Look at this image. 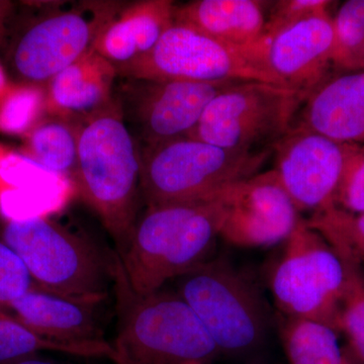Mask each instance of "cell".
Here are the masks:
<instances>
[{"label":"cell","mask_w":364,"mask_h":364,"mask_svg":"<svg viewBox=\"0 0 364 364\" xmlns=\"http://www.w3.org/2000/svg\"><path fill=\"white\" fill-rule=\"evenodd\" d=\"M333 69L338 74L364 71V0H348L333 16Z\"/></svg>","instance_id":"cb8c5ba5"},{"label":"cell","mask_w":364,"mask_h":364,"mask_svg":"<svg viewBox=\"0 0 364 364\" xmlns=\"http://www.w3.org/2000/svg\"><path fill=\"white\" fill-rule=\"evenodd\" d=\"M268 4L260 0H196L176 6V23L246 51L262 36Z\"/></svg>","instance_id":"ac0fdd59"},{"label":"cell","mask_w":364,"mask_h":364,"mask_svg":"<svg viewBox=\"0 0 364 364\" xmlns=\"http://www.w3.org/2000/svg\"><path fill=\"white\" fill-rule=\"evenodd\" d=\"M9 364H59L55 363V361L48 360V359L39 358L38 355L31 356V358H26L21 359V360L16 361V363Z\"/></svg>","instance_id":"f546056e"},{"label":"cell","mask_w":364,"mask_h":364,"mask_svg":"<svg viewBox=\"0 0 364 364\" xmlns=\"http://www.w3.org/2000/svg\"><path fill=\"white\" fill-rule=\"evenodd\" d=\"M35 287L23 261L0 240V309L7 311L16 299Z\"/></svg>","instance_id":"83f0119b"},{"label":"cell","mask_w":364,"mask_h":364,"mask_svg":"<svg viewBox=\"0 0 364 364\" xmlns=\"http://www.w3.org/2000/svg\"><path fill=\"white\" fill-rule=\"evenodd\" d=\"M116 68L91 50L50 81L48 104L62 114L87 117L112 100Z\"/></svg>","instance_id":"d6986e66"},{"label":"cell","mask_w":364,"mask_h":364,"mask_svg":"<svg viewBox=\"0 0 364 364\" xmlns=\"http://www.w3.org/2000/svg\"><path fill=\"white\" fill-rule=\"evenodd\" d=\"M272 153L230 150L189 136L144 146L141 195L147 208L215 198L259 173Z\"/></svg>","instance_id":"5b68a950"},{"label":"cell","mask_w":364,"mask_h":364,"mask_svg":"<svg viewBox=\"0 0 364 364\" xmlns=\"http://www.w3.org/2000/svg\"><path fill=\"white\" fill-rule=\"evenodd\" d=\"M79 126L55 119L36 127L26 143L28 158L46 171L73 176L77 163Z\"/></svg>","instance_id":"7402d4cb"},{"label":"cell","mask_w":364,"mask_h":364,"mask_svg":"<svg viewBox=\"0 0 364 364\" xmlns=\"http://www.w3.org/2000/svg\"><path fill=\"white\" fill-rule=\"evenodd\" d=\"M329 0H277L269 1L267 23L262 36L272 35L287 26L315 14L328 13ZM261 36V37H262Z\"/></svg>","instance_id":"f1b7e54d"},{"label":"cell","mask_w":364,"mask_h":364,"mask_svg":"<svg viewBox=\"0 0 364 364\" xmlns=\"http://www.w3.org/2000/svg\"><path fill=\"white\" fill-rule=\"evenodd\" d=\"M42 351L60 352L86 358H107L117 363L109 342H68L43 336L6 310L0 309V364H9L38 355Z\"/></svg>","instance_id":"ffe728a7"},{"label":"cell","mask_w":364,"mask_h":364,"mask_svg":"<svg viewBox=\"0 0 364 364\" xmlns=\"http://www.w3.org/2000/svg\"><path fill=\"white\" fill-rule=\"evenodd\" d=\"M6 2L0 1V21H1L2 16H4V13H6V9L7 7Z\"/></svg>","instance_id":"1f68e13d"},{"label":"cell","mask_w":364,"mask_h":364,"mask_svg":"<svg viewBox=\"0 0 364 364\" xmlns=\"http://www.w3.org/2000/svg\"><path fill=\"white\" fill-rule=\"evenodd\" d=\"M231 188L208 200L147 208L119 255L133 293H156L169 280L213 257L226 219Z\"/></svg>","instance_id":"6da1fadb"},{"label":"cell","mask_w":364,"mask_h":364,"mask_svg":"<svg viewBox=\"0 0 364 364\" xmlns=\"http://www.w3.org/2000/svg\"><path fill=\"white\" fill-rule=\"evenodd\" d=\"M339 258L344 265L345 287L338 333L346 338L343 349L351 363L364 364V267L344 256Z\"/></svg>","instance_id":"603a6c76"},{"label":"cell","mask_w":364,"mask_h":364,"mask_svg":"<svg viewBox=\"0 0 364 364\" xmlns=\"http://www.w3.org/2000/svg\"><path fill=\"white\" fill-rule=\"evenodd\" d=\"M0 95V132L21 134L33 126L44 105L42 91L33 85L18 86Z\"/></svg>","instance_id":"484cf974"},{"label":"cell","mask_w":364,"mask_h":364,"mask_svg":"<svg viewBox=\"0 0 364 364\" xmlns=\"http://www.w3.org/2000/svg\"><path fill=\"white\" fill-rule=\"evenodd\" d=\"M73 178L121 255L138 221L142 195L140 151L124 123V109L116 100L80 123Z\"/></svg>","instance_id":"7a4b0ae2"},{"label":"cell","mask_w":364,"mask_h":364,"mask_svg":"<svg viewBox=\"0 0 364 364\" xmlns=\"http://www.w3.org/2000/svg\"><path fill=\"white\" fill-rule=\"evenodd\" d=\"M117 9L114 4H90L53 9L36 18L9 51L14 75L28 85L52 80L85 56Z\"/></svg>","instance_id":"30bf717a"},{"label":"cell","mask_w":364,"mask_h":364,"mask_svg":"<svg viewBox=\"0 0 364 364\" xmlns=\"http://www.w3.org/2000/svg\"><path fill=\"white\" fill-rule=\"evenodd\" d=\"M284 243L269 279L279 313L318 321L338 333L345 287L339 256L303 218Z\"/></svg>","instance_id":"ba28073f"},{"label":"cell","mask_w":364,"mask_h":364,"mask_svg":"<svg viewBox=\"0 0 364 364\" xmlns=\"http://www.w3.org/2000/svg\"><path fill=\"white\" fill-rule=\"evenodd\" d=\"M333 49V16L328 11L262 36L246 53L277 85L308 97L330 78Z\"/></svg>","instance_id":"8fae6325"},{"label":"cell","mask_w":364,"mask_h":364,"mask_svg":"<svg viewBox=\"0 0 364 364\" xmlns=\"http://www.w3.org/2000/svg\"><path fill=\"white\" fill-rule=\"evenodd\" d=\"M138 81L132 114L148 146L188 136L210 102L241 80Z\"/></svg>","instance_id":"5bb4252c"},{"label":"cell","mask_w":364,"mask_h":364,"mask_svg":"<svg viewBox=\"0 0 364 364\" xmlns=\"http://www.w3.org/2000/svg\"><path fill=\"white\" fill-rule=\"evenodd\" d=\"M124 77L147 81H262L277 85L245 50L176 23L145 56L117 69Z\"/></svg>","instance_id":"9c48e42d"},{"label":"cell","mask_w":364,"mask_h":364,"mask_svg":"<svg viewBox=\"0 0 364 364\" xmlns=\"http://www.w3.org/2000/svg\"><path fill=\"white\" fill-rule=\"evenodd\" d=\"M176 6L169 0H143L117 9L98 35L93 51L114 68L145 56L176 23Z\"/></svg>","instance_id":"e0dca14e"},{"label":"cell","mask_w":364,"mask_h":364,"mask_svg":"<svg viewBox=\"0 0 364 364\" xmlns=\"http://www.w3.org/2000/svg\"><path fill=\"white\" fill-rule=\"evenodd\" d=\"M296 117L294 124L364 147V71L328 78L306 97Z\"/></svg>","instance_id":"2e32d148"},{"label":"cell","mask_w":364,"mask_h":364,"mask_svg":"<svg viewBox=\"0 0 364 364\" xmlns=\"http://www.w3.org/2000/svg\"><path fill=\"white\" fill-rule=\"evenodd\" d=\"M306 221L339 256L364 264V213L354 214L331 205Z\"/></svg>","instance_id":"d4e9b609"},{"label":"cell","mask_w":364,"mask_h":364,"mask_svg":"<svg viewBox=\"0 0 364 364\" xmlns=\"http://www.w3.org/2000/svg\"><path fill=\"white\" fill-rule=\"evenodd\" d=\"M343 350H344V349H343ZM344 353H345V352H344ZM345 358H346V359H345V364H353L351 363L350 359L348 358V356H347L346 354H345Z\"/></svg>","instance_id":"d6a6232c"},{"label":"cell","mask_w":364,"mask_h":364,"mask_svg":"<svg viewBox=\"0 0 364 364\" xmlns=\"http://www.w3.org/2000/svg\"><path fill=\"white\" fill-rule=\"evenodd\" d=\"M275 318L289 364H345L339 334L330 326L279 313Z\"/></svg>","instance_id":"44dd1931"},{"label":"cell","mask_w":364,"mask_h":364,"mask_svg":"<svg viewBox=\"0 0 364 364\" xmlns=\"http://www.w3.org/2000/svg\"><path fill=\"white\" fill-rule=\"evenodd\" d=\"M334 205L354 214L364 213V147L347 144Z\"/></svg>","instance_id":"4316f807"},{"label":"cell","mask_w":364,"mask_h":364,"mask_svg":"<svg viewBox=\"0 0 364 364\" xmlns=\"http://www.w3.org/2000/svg\"><path fill=\"white\" fill-rule=\"evenodd\" d=\"M347 144L299 124L273 145L275 172L299 212H320L334 205Z\"/></svg>","instance_id":"7c38bea8"},{"label":"cell","mask_w":364,"mask_h":364,"mask_svg":"<svg viewBox=\"0 0 364 364\" xmlns=\"http://www.w3.org/2000/svg\"><path fill=\"white\" fill-rule=\"evenodd\" d=\"M116 364H214L220 352L191 306L176 291L139 296L117 257Z\"/></svg>","instance_id":"3957f363"},{"label":"cell","mask_w":364,"mask_h":364,"mask_svg":"<svg viewBox=\"0 0 364 364\" xmlns=\"http://www.w3.org/2000/svg\"><path fill=\"white\" fill-rule=\"evenodd\" d=\"M299 213L277 172H259L230 189L220 238L238 247L277 245L293 233Z\"/></svg>","instance_id":"4fadbf2b"},{"label":"cell","mask_w":364,"mask_h":364,"mask_svg":"<svg viewBox=\"0 0 364 364\" xmlns=\"http://www.w3.org/2000/svg\"><path fill=\"white\" fill-rule=\"evenodd\" d=\"M2 241L23 261L36 287L62 296H107L117 257L48 218L9 220Z\"/></svg>","instance_id":"8992f818"},{"label":"cell","mask_w":364,"mask_h":364,"mask_svg":"<svg viewBox=\"0 0 364 364\" xmlns=\"http://www.w3.org/2000/svg\"><path fill=\"white\" fill-rule=\"evenodd\" d=\"M306 98L284 86L239 81L210 102L188 136L230 150H272L294 126Z\"/></svg>","instance_id":"52a82bcc"},{"label":"cell","mask_w":364,"mask_h":364,"mask_svg":"<svg viewBox=\"0 0 364 364\" xmlns=\"http://www.w3.org/2000/svg\"><path fill=\"white\" fill-rule=\"evenodd\" d=\"M105 298L62 296L35 287L16 299L7 312L48 338L68 342L104 341L100 312Z\"/></svg>","instance_id":"9a60e30c"},{"label":"cell","mask_w":364,"mask_h":364,"mask_svg":"<svg viewBox=\"0 0 364 364\" xmlns=\"http://www.w3.org/2000/svg\"><path fill=\"white\" fill-rule=\"evenodd\" d=\"M186 301L220 352L242 358L267 342L272 314L257 286L224 256H217L176 279Z\"/></svg>","instance_id":"277c9868"},{"label":"cell","mask_w":364,"mask_h":364,"mask_svg":"<svg viewBox=\"0 0 364 364\" xmlns=\"http://www.w3.org/2000/svg\"><path fill=\"white\" fill-rule=\"evenodd\" d=\"M4 83H6V80H4V71H2L1 67H0V93L4 90Z\"/></svg>","instance_id":"4dcf8cb0"}]
</instances>
